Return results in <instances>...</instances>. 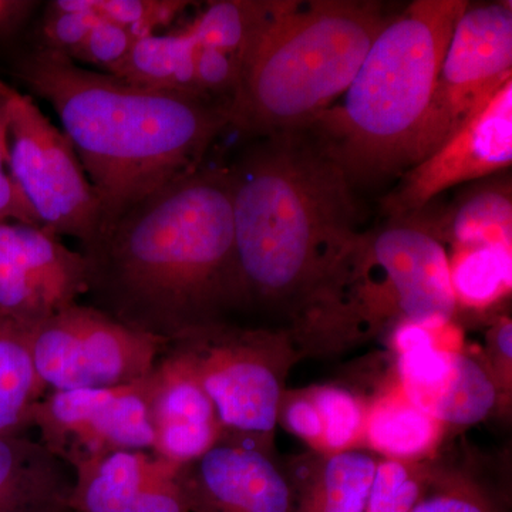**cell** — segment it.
I'll return each instance as SVG.
<instances>
[{"label":"cell","instance_id":"cell-7","mask_svg":"<svg viewBox=\"0 0 512 512\" xmlns=\"http://www.w3.org/2000/svg\"><path fill=\"white\" fill-rule=\"evenodd\" d=\"M167 350L187 363L214 403L220 443L275 456L279 403L303 359L288 330L221 320L178 336Z\"/></svg>","mask_w":512,"mask_h":512},{"label":"cell","instance_id":"cell-25","mask_svg":"<svg viewBox=\"0 0 512 512\" xmlns=\"http://www.w3.org/2000/svg\"><path fill=\"white\" fill-rule=\"evenodd\" d=\"M448 274L458 309L484 312L510 296L512 248L480 245L451 249Z\"/></svg>","mask_w":512,"mask_h":512},{"label":"cell","instance_id":"cell-15","mask_svg":"<svg viewBox=\"0 0 512 512\" xmlns=\"http://www.w3.org/2000/svg\"><path fill=\"white\" fill-rule=\"evenodd\" d=\"M151 454L184 466L221 440L217 410L204 387L180 357L164 350L150 373Z\"/></svg>","mask_w":512,"mask_h":512},{"label":"cell","instance_id":"cell-16","mask_svg":"<svg viewBox=\"0 0 512 512\" xmlns=\"http://www.w3.org/2000/svg\"><path fill=\"white\" fill-rule=\"evenodd\" d=\"M377 460L363 447L296 458L285 468L295 512H365Z\"/></svg>","mask_w":512,"mask_h":512},{"label":"cell","instance_id":"cell-17","mask_svg":"<svg viewBox=\"0 0 512 512\" xmlns=\"http://www.w3.org/2000/svg\"><path fill=\"white\" fill-rule=\"evenodd\" d=\"M451 249L500 245L512 248L511 180L485 181L467 188L440 212L410 215Z\"/></svg>","mask_w":512,"mask_h":512},{"label":"cell","instance_id":"cell-14","mask_svg":"<svg viewBox=\"0 0 512 512\" xmlns=\"http://www.w3.org/2000/svg\"><path fill=\"white\" fill-rule=\"evenodd\" d=\"M177 478L190 512H295L285 468L256 448L218 443Z\"/></svg>","mask_w":512,"mask_h":512},{"label":"cell","instance_id":"cell-5","mask_svg":"<svg viewBox=\"0 0 512 512\" xmlns=\"http://www.w3.org/2000/svg\"><path fill=\"white\" fill-rule=\"evenodd\" d=\"M390 19L370 0H295L245 62L229 127L255 138L311 127L346 92Z\"/></svg>","mask_w":512,"mask_h":512},{"label":"cell","instance_id":"cell-22","mask_svg":"<svg viewBox=\"0 0 512 512\" xmlns=\"http://www.w3.org/2000/svg\"><path fill=\"white\" fill-rule=\"evenodd\" d=\"M293 5L295 0H218L183 30L195 46L232 53L245 66L262 37Z\"/></svg>","mask_w":512,"mask_h":512},{"label":"cell","instance_id":"cell-18","mask_svg":"<svg viewBox=\"0 0 512 512\" xmlns=\"http://www.w3.org/2000/svg\"><path fill=\"white\" fill-rule=\"evenodd\" d=\"M72 481L40 441L0 436V512H66Z\"/></svg>","mask_w":512,"mask_h":512},{"label":"cell","instance_id":"cell-20","mask_svg":"<svg viewBox=\"0 0 512 512\" xmlns=\"http://www.w3.org/2000/svg\"><path fill=\"white\" fill-rule=\"evenodd\" d=\"M407 399L447 429L480 423L495 410L503 409L490 367L485 360L463 352H454L451 369L436 386Z\"/></svg>","mask_w":512,"mask_h":512},{"label":"cell","instance_id":"cell-10","mask_svg":"<svg viewBox=\"0 0 512 512\" xmlns=\"http://www.w3.org/2000/svg\"><path fill=\"white\" fill-rule=\"evenodd\" d=\"M510 80L511 2L468 3L451 33L410 167L446 143Z\"/></svg>","mask_w":512,"mask_h":512},{"label":"cell","instance_id":"cell-31","mask_svg":"<svg viewBox=\"0 0 512 512\" xmlns=\"http://www.w3.org/2000/svg\"><path fill=\"white\" fill-rule=\"evenodd\" d=\"M180 466L153 456L150 471L131 512H190L178 483Z\"/></svg>","mask_w":512,"mask_h":512},{"label":"cell","instance_id":"cell-4","mask_svg":"<svg viewBox=\"0 0 512 512\" xmlns=\"http://www.w3.org/2000/svg\"><path fill=\"white\" fill-rule=\"evenodd\" d=\"M468 3L407 5L376 37L346 92L309 127L352 187L410 167L451 33Z\"/></svg>","mask_w":512,"mask_h":512},{"label":"cell","instance_id":"cell-33","mask_svg":"<svg viewBox=\"0 0 512 512\" xmlns=\"http://www.w3.org/2000/svg\"><path fill=\"white\" fill-rule=\"evenodd\" d=\"M278 424L323 454V424L306 389H286L278 409Z\"/></svg>","mask_w":512,"mask_h":512},{"label":"cell","instance_id":"cell-28","mask_svg":"<svg viewBox=\"0 0 512 512\" xmlns=\"http://www.w3.org/2000/svg\"><path fill=\"white\" fill-rule=\"evenodd\" d=\"M188 5L184 0H56L50 9L94 13L143 37L171 25Z\"/></svg>","mask_w":512,"mask_h":512},{"label":"cell","instance_id":"cell-29","mask_svg":"<svg viewBox=\"0 0 512 512\" xmlns=\"http://www.w3.org/2000/svg\"><path fill=\"white\" fill-rule=\"evenodd\" d=\"M412 512H505L490 487L468 468L439 463L429 490Z\"/></svg>","mask_w":512,"mask_h":512},{"label":"cell","instance_id":"cell-36","mask_svg":"<svg viewBox=\"0 0 512 512\" xmlns=\"http://www.w3.org/2000/svg\"><path fill=\"white\" fill-rule=\"evenodd\" d=\"M487 366L501 394L503 409L510 407L512 393V322L510 316H498L487 333Z\"/></svg>","mask_w":512,"mask_h":512},{"label":"cell","instance_id":"cell-30","mask_svg":"<svg viewBox=\"0 0 512 512\" xmlns=\"http://www.w3.org/2000/svg\"><path fill=\"white\" fill-rule=\"evenodd\" d=\"M244 62L232 53L195 47L194 82L204 99L229 104L241 83Z\"/></svg>","mask_w":512,"mask_h":512},{"label":"cell","instance_id":"cell-24","mask_svg":"<svg viewBox=\"0 0 512 512\" xmlns=\"http://www.w3.org/2000/svg\"><path fill=\"white\" fill-rule=\"evenodd\" d=\"M195 47L184 30L137 37L111 76L143 89L201 97L194 82Z\"/></svg>","mask_w":512,"mask_h":512},{"label":"cell","instance_id":"cell-19","mask_svg":"<svg viewBox=\"0 0 512 512\" xmlns=\"http://www.w3.org/2000/svg\"><path fill=\"white\" fill-rule=\"evenodd\" d=\"M447 427L407 399L400 386L367 404L365 448L383 458L427 460Z\"/></svg>","mask_w":512,"mask_h":512},{"label":"cell","instance_id":"cell-2","mask_svg":"<svg viewBox=\"0 0 512 512\" xmlns=\"http://www.w3.org/2000/svg\"><path fill=\"white\" fill-rule=\"evenodd\" d=\"M229 170L244 308L289 332L360 234L352 184L309 128L258 138Z\"/></svg>","mask_w":512,"mask_h":512},{"label":"cell","instance_id":"cell-32","mask_svg":"<svg viewBox=\"0 0 512 512\" xmlns=\"http://www.w3.org/2000/svg\"><path fill=\"white\" fill-rule=\"evenodd\" d=\"M136 39L137 37L123 26L101 20L86 37L80 49L74 53L72 60L99 67L107 74H111L124 62Z\"/></svg>","mask_w":512,"mask_h":512},{"label":"cell","instance_id":"cell-27","mask_svg":"<svg viewBox=\"0 0 512 512\" xmlns=\"http://www.w3.org/2000/svg\"><path fill=\"white\" fill-rule=\"evenodd\" d=\"M323 424V454L365 448L367 404L336 384L306 387Z\"/></svg>","mask_w":512,"mask_h":512},{"label":"cell","instance_id":"cell-13","mask_svg":"<svg viewBox=\"0 0 512 512\" xmlns=\"http://www.w3.org/2000/svg\"><path fill=\"white\" fill-rule=\"evenodd\" d=\"M512 163V80L433 154L404 171L383 201L390 220L410 217L468 181L493 177Z\"/></svg>","mask_w":512,"mask_h":512},{"label":"cell","instance_id":"cell-34","mask_svg":"<svg viewBox=\"0 0 512 512\" xmlns=\"http://www.w3.org/2000/svg\"><path fill=\"white\" fill-rule=\"evenodd\" d=\"M50 10L52 13L45 19L42 29L45 49L72 59L89 33L99 25L101 19L90 12Z\"/></svg>","mask_w":512,"mask_h":512},{"label":"cell","instance_id":"cell-6","mask_svg":"<svg viewBox=\"0 0 512 512\" xmlns=\"http://www.w3.org/2000/svg\"><path fill=\"white\" fill-rule=\"evenodd\" d=\"M456 313L446 247L410 218H389L357 235L289 333L303 357L338 355L406 320L443 328Z\"/></svg>","mask_w":512,"mask_h":512},{"label":"cell","instance_id":"cell-23","mask_svg":"<svg viewBox=\"0 0 512 512\" xmlns=\"http://www.w3.org/2000/svg\"><path fill=\"white\" fill-rule=\"evenodd\" d=\"M47 393L30 350V330L0 315V436H25Z\"/></svg>","mask_w":512,"mask_h":512},{"label":"cell","instance_id":"cell-1","mask_svg":"<svg viewBox=\"0 0 512 512\" xmlns=\"http://www.w3.org/2000/svg\"><path fill=\"white\" fill-rule=\"evenodd\" d=\"M93 306L167 340L244 308L231 170L201 167L121 215L92 248Z\"/></svg>","mask_w":512,"mask_h":512},{"label":"cell","instance_id":"cell-12","mask_svg":"<svg viewBox=\"0 0 512 512\" xmlns=\"http://www.w3.org/2000/svg\"><path fill=\"white\" fill-rule=\"evenodd\" d=\"M89 292V262L39 225L0 220V315L32 330Z\"/></svg>","mask_w":512,"mask_h":512},{"label":"cell","instance_id":"cell-35","mask_svg":"<svg viewBox=\"0 0 512 512\" xmlns=\"http://www.w3.org/2000/svg\"><path fill=\"white\" fill-rule=\"evenodd\" d=\"M9 97L0 94V220H12L25 222V224L39 225L35 215H33L32 210L29 208L28 202L22 197L15 181H13L12 175H10Z\"/></svg>","mask_w":512,"mask_h":512},{"label":"cell","instance_id":"cell-8","mask_svg":"<svg viewBox=\"0 0 512 512\" xmlns=\"http://www.w3.org/2000/svg\"><path fill=\"white\" fill-rule=\"evenodd\" d=\"M9 170L40 227L76 238L82 252L96 244L103 210L72 141L18 90L9 97Z\"/></svg>","mask_w":512,"mask_h":512},{"label":"cell","instance_id":"cell-26","mask_svg":"<svg viewBox=\"0 0 512 512\" xmlns=\"http://www.w3.org/2000/svg\"><path fill=\"white\" fill-rule=\"evenodd\" d=\"M440 461L379 457L365 512H412L429 490Z\"/></svg>","mask_w":512,"mask_h":512},{"label":"cell","instance_id":"cell-9","mask_svg":"<svg viewBox=\"0 0 512 512\" xmlns=\"http://www.w3.org/2000/svg\"><path fill=\"white\" fill-rule=\"evenodd\" d=\"M167 345V340L80 303L30 330L37 375L47 390L59 392L140 382L153 372Z\"/></svg>","mask_w":512,"mask_h":512},{"label":"cell","instance_id":"cell-3","mask_svg":"<svg viewBox=\"0 0 512 512\" xmlns=\"http://www.w3.org/2000/svg\"><path fill=\"white\" fill-rule=\"evenodd\" d=\"M18 73L72 141L100 198V237L151 192L200 168L229 127L221 101L133 86L45 47L26 56Z\"/></svg>","mask_w":512,"mask_h":512},{"label":"cell","instance_id":"cell-38","mask_svg":"<svg viewBox=\"0 0 512 512\" xmlns=\"http://www.w3.org/2000/svg\"><path fill=\"white\" fill-rule=\"evenodd\" d=\"M16 89H13V87H10L8 83L3 82L2 79H0V94L2 96L9 97L10 94L15 92Z\"/></svg>","mask_w":512,"mask_h":512},{"label":"cell","instance_id":"cell-21","mask_svg":"<svg viewBox=\"0 0 512 512\" xmlns=\"http://www.w3.org/2000/svg\"><path fill=\"white\" fill-rule=\"evenodd\" d=\"M153 463L148 451L117 450L74 466L69 510L131 512Z\"/></svg>","mask_w":512,"mask_h":512},{"label":"cell","instance_id":"cell-37","mask_svg":"<svg viewBox=\"0 0 512 512\" xmlns=\"http://www.w3.org/2000/svg\"><path fill=\"white\" fill-rule=\"evenodd\" d=\"M23 6H28V3L2 2V0H0V23L5 22L16 10L23 8Z\"/></svg>","mask_w":512,"mask_h":512},{"label":"cell","instance_id":"cell-11","mask_svg":"<svg viewBox=\"0 0 512 512\" xmlns=\"http://www.w3.org/2000/svg\"><path fill=\"white\" fill-rule=\"evenodd\" d=\"M32 427L40 443L72 467L110 451L151 453L150 375L107 389L52 390L33 409Z\"/></svg>","mask_w":512,"mask_h":512}]
</instances>
